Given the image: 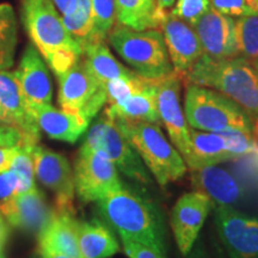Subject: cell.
<instances>
[{
	"instance_id": "52a82bcc",
	"label": "cell",
	"mask_w": 258,
	"mask_h": 258,
	"mask_svg": "<svg viewBox=\"0 0 258 258\" xmlns=\"http://www.w3.org/2000/svg\"><path fill=\"white\" fill-rule=\"evenodd\" d=\"M80 150L101 151L128 178L143 185L152 183L144 161L118 131L105 109L89 129Z\"/></svg>"
},
{
	"instance_id": "b9f144b4",
	"label": "cell",
	"mask_w": 258,
	"mask_h": 258,
	"mask_svg": "<svg viewBox=\"0 0 258 258\" xmlns=\"http://www.w3.org/2000/svg\"><path fill=\"white\" fill-rule=\"evenodd\" d=\"M0 125H11V123H10V121H9V118L6 117L4 110L2 109V106H0ZM11 127H12V125H11Z\"/></svg>"
},
{
	"instance_id": "6da1fadb",
	"label": "cell",
	"mask_w": 258,
	"mask_h": 258,
	"mask_svg": "<svg viewBox=\"0 0 258 258\" xmlns=\"http://www.w3.org/2000/svg\"><path fill=\"white\" fill-rule=\"evenodd\" d=\"M21 21L35 47L56 77L83 56V48L64 27L51 0H21Z\"/></svg>"
},
{
	"instance_id": "e575fe53",
	"label": "cell",
	"mask_w": 258,
	"mask_h": 258,
	"mask_svg": "<svg viewBox=\"0 0 258 258\" xmlns=\"http://www.w3.org/2000/svg\"><path fill=\"white\" fill-rule=\"evenodd\" d=\"M209 0H178L173 9V12L194 27L199 18L209 10Z\"/></svg>"
},
{
	"instance_id": "5b68a950",
	"label": "cell",
	"mask_w": 258,
	"mask_h": 258,
	"mask_svg": "<svg viewBox=\"0 0 258 258\" xmlns=\"http://www.w3.org/2000/svg\"><path fill=\"white\" fill-rule=\"evenodd\" d=\"M106 40L132 71L143 78L156 80L173 72L159 29L135 30L115 24Z\"/></svg>"
},
{
	"instance_id": "d4e9b609",
	"label": "cell",
	"mask_w": 258,
	"mask_h": 258,
	"mask_svg": "<svg viewBox=\"0 0 258 258\" xmlns=\"http://www.w3.org/2000/svg\"><path fill=\"white\" fill-rule=\"evenodd\" d=\"M190 140L195 164L192 170L234 160L232 154L227 151L225 139L221 133L190 128Z\"/></svg>"
},
{
	"instance_id": "7bdbcfd3",
	"label": "cell",
	"mask_w": 258,
	"mask_h": 258,
	"mask_svg": "<svg viewBox=\"0 0 258 258\" xmlns=\"http://www.w3.org/2000/svg\"><path fill=\"white\" fill-rule=\"evenodd\" d=\"M191 258H211V257H209L205 251H202L201 249H198L194 251V253L191 254Z\"/></svg>"
},
{
	"instance_id": "8d00e7d4",
	"label": "cell",
	"mask_w": 258,
	"mask_h": 258,
	"mask_svg": "<svg viewBox=\"0 0 258 258\" xmlns=\"http://www.w3.org/2000/svg\"><path fill=\"white\" fill-rule=\"evenodd\" d=\"M28 145L24 135L11 125H0V146H23ZM31 146V145H30Z\"/></svg>"
},
{
	"instance_id": "30bf717a",
	"label": "cell",
	"mask_w": 258,
	"mask_h": 258,
	"mask_svg": "<svg viewBox=\"0 0 258 258\" xmlns=\"http://www.w3.org/2000/svg\"><path fill=\"white\" fill-rule=\"evenodd\" d=\"M73 175L76 194L84 203L98 201L124 186L117 167L101 151L79 150Z\"/></svg>"
},
{
	"instance_id": "2e32d148",
	"label": "cell",
	"mask_w": 258,
	"mask_h": 258,
	"mask_svg": "<svg viewBox=\"0 0 258 258\" xmlns=\"http://www.w3.org/2000/svg\"><path fill=\"white\" fill-rule=\"evenodd\" d=\"M14 73L30 108L51 104L53 85L49 71L46 61L32 43L25 48Z\"/></svg>"
},
{
	"instance_id": "5bb4252c",
	"label": "cell",
	"mask_w": 258,
	"mask_h": 258,
	"mask_svg": "<svg viewBox=\"0 0 258 258\" xmlns=\"http://www.w3.org/2000/svg\"><path fill=\"white\" fill-rule=\"evenodd\" d=\"M159 28L165 41L173 72L183 78L203 55V49L195 29L169 11L160 19Z\"/></svg>"
},
{
	"instance_id": "d6a6232c",
	"label": "cell",
	"mask_w": 258,
	"mask_h": 258,
	"mask_svg": "<svg viewBox=\"0 0 258 258\" xmlns=\"http://www.w3.org/2000/svg\"><path fill=\"white\" fill-rule=\"evenodd\" d=\"M19 195V180L14 171L0 173V214L10 220L14 214L15 202Z\"/></svg>"
},
{
	"instance_id": "681fc988",
	"label": "cell",
	"mask_w": 258,
	"mask_h": 258,
	"mask_svg": "<svg viewBox=\"0 0 258 258\" xmlns=\"http://www.w3.org/2000/svg\"><path fill=\"white\" fill-rule=\"evenodd\" d=\"M2 247H3V246H2Z\"/></svg>"
},
{
	"instance_id": "836d02e7",
	"label": "cell",
	"mask_w": 258,
	"mask_h": 258,
	"mask_svg": "<svg viewBox=\"0 0 258 258\" xmlns=\"http://www.w3.org/2000/svg\"><path fill=\"white\" fill-rule=\"evenodd\" d=\"M212 8L230 17L258 16V0H209Z\"/></svg>"
},
{
	"instance_id": "7c38bea8",
	"label": "cell",
	"mask_w": 258,
	"mask_h": 258,
	"mask_svg": "<svg viewBox=\"0 0 258 258\" xmlns=\"http://www.w3.org/2000/svg\"><path fill=\"white\" fill-rule=\"evenodd\" d=\"M215 227L231 258H258V218L215 206Z\"/></svg>"
},
{
	"instance_id": "cb8c5ba5",
	"label": "cell",
	"mask_w": 258,
	"mask_h": 258,
	"mask_svg": "<svg viewBox=\"0 0 258 258\" xmlns=\"http://www.w3.org/2000/svg\"><path fill=\"white\" fill-rule=\"evenodd\" d=\"M83 57L91 73L104 85L109 80L137 76V73L116 60L105 41H96L86 44L83 48Z\"/></svg>"
},
{
	"instance_id": "ac0fdd59",
	"label": "cell",
	"mask_w": 258,
	"mask_h": 258,
	"mask_svg": "<svg viewBox=\"0 0 258 258\" xmlns=\"http://www.w3.org/2000/svg\"><path fill=\"white\" fill-rule=\"evenodd\" d=\"M78 220L74 212L54 209L47 225L37 234L38 253L63 254L70 258H83L78 243Z\"/></svg>"
},
{
	"instance_id": "9c48e42d",
	"label": "cell",
	"mask_w": 258,
	"mask_h": 258,
	"mask_svg": "<svg viewBox=\"0 0 258 258\" xmlns=\"http://www.w3.org/2000/svg\"><path fill=\"white\" fill-rule=\"evenodd\" d=\"M182 78L172 72L164 78L156 79V102L161 124L169 134L171 144L177 148L189 170H192L194 157L190 140V127L180 105Z\"/></svg>"
},
{
	"instance_id": "7402d4cb",
	"label": "cell",
	"mask_w": 258,
	"mask_h": 258,
	"mask_svg": "<svg viewBox=\"0 0 258 258\" xmlns=\"http://www.w3.org/2000/svg\"><path fill=\"white\" fill-rule=\"evenodd\" d=\"M104 109L114 117L161 125L156 102V80L153 79H145L143 86L131 97L118 104L106 105Z\"/></svg>"
},
{
	"instance_id": "7dc6e473",
	"label": "cell",
	"mask_w": 258,
	"mask_h": 258,
	"mask_svg": "<svg viewBox=\"0 0 258 258\" xmlns=\"http://www.w3.org/2000/svg\"><path fill=\"white\" fill-rule=\"evenodd\" d=\"M254 70H256V72L258 74V64H257V66H254Z\"/></svg>"
},
{
	"instance_id": "ee69618b",
	"label": "cell",
	"mask_w": 258,
	"mask_h": 258,
	"mask_svg": "<svg viewBox=\"0 0 258 258\" xmlns=\"http://www.w3.org/2000/svg\"><path fill=\"white\" fill-rule=\"evenodd\" d=\"M41 258H70L67 256H63V254H56V253H43L40 254Z\"/></svg>"
},
{
	"instance_id": "bcb514c9",
	"label": "cell",
	"mask_w": 258,
	"mask_h": 258,
	"mask_svg": "<svg viewBox=\"0 0 258 258\" xmlns=\"http://www.w3.org/2000/svg\"><path fill=\"white\" fill-rule=\"evenodd\" d=\"M0 258H5V253H4V246L0 247Z\"/></svg>"
},
{
	"instance_id": "f35d334b",
	"label": "cell",
	"mask_w": 258,
	"mask_h": 258,
	"mask_svg": "<svg viewBox=\"0 0 258 258\" xmlns=\"http://www.w3.org/2000/svg\"><path fill=\"white\" fill-rule=\"evenodd\" d=\"M51 2L62 16L72 15L77 9V0H51Z\"/></svg>"
},
{
	"instance_id": "7a4b0ae2",
	"label": "cell",
	"mask_w": 258,
	"mask_h": 258,
	"mask_svg": "<svg viewBox=\"0 0 258 258\" xmlns=\"http://www.w3.org/2000/svg\"><path fill=\"white\" fill-rule=\"evenodd\" d=\"M99 215L120 238L138 241L165 253V231L152 202L125 188L96 201Z\"/></svg>"
},
{
	"instance_id": "4dcf8cb0",
	"label": "cell",
	"mask_w": 258,
	"mask_h": 258,
	"mask_svg": "<svg viewBox=\"0 0 258 258\" xmlns=\"http://www.w3.org/2000/svg\"><path fill=\"white\" fill-rule=\"evenodd\" d=\"M225 139L227 151L232 154L233 159L247 154H254L258 150V143L254 139L252 131L245 129H228L220 132Z\"/></svg>"
},
{
	"instance_id": "8992f818",
	"label": "cell",
	"mask_w": 258,
	"mask_h": 258,
	"mask_svg": "<svg viewBox=\"0 0 258 258\" xmlns=\"http://www.w3.org/2000/svg\"><path fill=\"white\" fill-rule=\"evenodd\" d=\"M184 115L189 127L198 131L214 133L228 129L252 131L253 121L237 103L205 86L186 85Z\"/></svg>"
},
{
	"instance_id": "ffe728a7",
	"label": "cell",
	"mask_w": 258,
	"mask_h": 258,
	"mask_svg": "<svg viewBox=\"0 0 258 258\" xmlns=\"http://www.w3.org/2000/svg\"><path fill=\"white\" fill-rule=\"evenodd\" d=\"M192 185L209 196L215 206H231L243 195L240 183L230 172L217 165L190 170Z\"/></svg>"
},
{
	"instance_id": "9a60e30c",
	"label": "cell",
	"mask_w": 258,
	"mask_h": 258,
	"mask_svg": "<svg viewBox=\"0 0 258 258\" xmlns=\"http://www.w3.org/2000/svg\"><path fill=\"white\" fill-rule=\"evenodd\" d=\"M203 54L212 59H230L239 56L237 28L233 17L209 9L194 24Z\"/></svg>"
},
{
	"instance_id": "603a6c76",
	"label": "cell",
	"mask_w": 258,
	"mask_h": 258,
	"mask_svg": "<svg viewBox=\"0 0 258 258\" xmlns=\"http://www.w3.org/2000/svg\"><path fill=\"white\" fill-rule=\"evenodd\" d=\"M79 250L83 258H110L120 251V244L111 228L101 221H79Z\"/></svg>"
},
{
	"instance_id": "74e56055",
	"label": "cell",
	"mask_w": 258,
	"mask_h": 258,
	"mask_svg": "<svg viewBox=\"0 0 258 258\" xmlns=\"http://www.w3.org/2000/svg\"><path fill=\"white\" fill-rule=\"evenodd\" d=\"M21 147L22 146H0V173L10 170L15 157L21 151Z\"/></svg>"
},
{
	"instance_id": "83f0119b",
	"label": "cell",
	"mask_w": 258,
	"mask_h": 258,
	"mask_svg": "<svg viewBox=\"0 0 258 258\" xmlns=\"http://www.w3.org/2000/svg\"><path fill=\"white\" fill-rule=\"evenodd\" d=\"M239 56L252 66L258 64V16L239 17L235 21Z\"/></svg>"
},
{
	"instance_id": "60d3db41",
	"label": "cell",
	"mask_w": 258,
	"mask_h": 258,
	"mask_svg": "<svg viewBox=\"0 0 258 258\" xmlns=\"http://www.w3.org/2000/svg\"><path fill=\"white\" fill-rule=\"evenodd\" d=\"M10 235V225L6 219L0 214V247L4 246Z\"/></svg>"
},
{
	"instance_id": "4fadbf2b",
	"label": "cell",
	"mask_w": 258,
	"mask_h": 258,
	"mask_svg": "<svg viewBox=\"0 0 258 258\" xmlns=\"http://www.w3.org/2000/svg\"><path fill=\"white\" fill-rule=\"evenodd\" d=\"M214 203L205 192H186L177 200L170 214V225L183 256L191 252L203 224Z\"/></svg>"
},
{
	"instance_id": "3957f363",
	"label": "cell",
	"mask_w": 258,
	"mask_h": 258,
	"mask_svg": "<svg viewBox=\"0 0 258 258\" xmlns=\"http://www.w3.org/2000/svg\"><path fill=\"white\" fill-rule=\"evenodd\" d=\"M183 83L215 90L237 103L251 120L258 118V74L241 56L218 60L203 54Z\"/></svg>"
},
{
	"instance_id": "484cf974",
	"label": "cell",
	"mask_w": 258,
	"mask_h": 258,
	"mask_svg": "<svg viewBox=\"0 0 258 258\" xmlns=\"http://www.w3.org/2000/svg\"><path fill=\"white\" fill-rule=\"evenodd\" d=\"M116 21L118 24L135 29H158L156 0H115Z\"/></svg>"
},
{
	"instance_id": "e0dca14e",
	"label": "cell",
	"mask_w": 258,
	"mask_h": 258,
	"mask_svg": "<svg viewBox=\"0 0 258 258\" xmlns=\"http://www.w3.org/2000/svg\"><path fill=\"white\" fill-rule=\"evenodd\" d=\"M0 106L12 127L24 135L28 145L35 146L40 141L41 131L35 121L21 86L11 71H0Z\"/></svg>"
},
{
	"instance_id": "f6af8a7d",
	"label": "cell",
	"mask_w": 258,
	"mask_h": 258,
	"mask_svg": "<svg viewBox=\"0 0 258 258\" xmlns=\"http://www.w3.org/2000/svg\"><path fill=\"white\" fill-rule=\"evenodd\" d=\"M252 134L258 143V118L257 120H254L252 123Z\"/></svg>"
},
{
	"instance_id": "c3c4849f",
	"label": "cell",
	"mask_w": 258,
	"mask_h": 258,
	"mask_svg": "<svg viewBox=\"0 0 258 258\" xmlns=\"http://www.w3.org/2000/svg\"><path fill=\"white\" fill-rule=\"evenodd\" d=\"M254 154H256V156L258 157V150H257V152H256V153H254Z\"/></svg>"
},
{
	"instance_id": "ba28073f",
	"label": "cell",
	"mask_w": 258,
	"mask_h": 258,
	"mask_svg": "<svg viewBox=\"0 0 258 258\" xmlns=\"http://www.w3.org/2000/svg\"><path fill=\"white\" fill-rule=\"evenodd\" d=\"M57 101L62 110L78 114L91 122L106 105L105 85L91 73L83 56L57 77Z\"/></svg>"
},
{
	"instance_id": "8fae6325",
	"label": "cell",
	"mask_w": 258,
	"mask_h": 258,
	"mask_svg": "<svg viewBox=\"0 0 258 258\" xmlns=\"http://www.w3.org/2000/svg\"><path fill=\"white\" fill-rule=\"evenodd\" d=\"M35 178L53 192L57 211L74 212V175L70 161L62 154L36 145L32 150Z\"/></svg>"
},
{
	"instance_id": "f1b7e54d",
	"label": "cell",
	"mask_w": 258,
	"mask_h": 258,
	"mask_svg": "<svg viewBox=\"0 0 258 258\" xmlns=\"http://www.w3.org/2000/svg\"><path fill=\"white\" fill-rule=\"evenodd\" d=\"M92 42L105 41L116 24L115 0H92Z\"/></svg>"
},
{
	"instance_id": "d590c367",
	"label": "cell",
	"mask_w": 258,
	"mask_h": 258,
	"mask_svg": "<svg viewBox=\"0 0 258 258\" xmlns=\"http://www.w3.org/2000/svg\"><path fill=\"white\" fill-rule=\"evenodd\" d=\"M122 247L128 258H166L165 253L138 241L121 238Z\"/></svg>"
},
{
	"instance_id": "f546056e",
	"label": "cell",
	"mask_w": 258,
	"mask_h": 258,
	"mask_svg": "<svg viewBox=\"0 0 258 258\" xmlns=\"http://www.w3.org/2000/svg\"><path fill=\"white\" fill-rule=\"evenodd\" d=\"M35 146H30V145L22 146L21 151L15 157L11 167H10V170L14 171L19 180V194L27 192L29 190L36 188L34 158H32V150H34Z\"/></svg>"
},
{
	"instance_id": "277c9868",
	"label": "cell",
	"mask_w": 258,
	"mask_h": 258,
	"mask_svg": "<svg viewBox=\"0 0 258 258\" xmlns=\"http://www.w3.org/2000/svg\"><path fill=\"white\" fill-rule=\"evenodd\" d=\"M111 117L161 188L177 182L185 175L188 166L184 159L171 141L167 140L160 125Z\"/></svg>"
},
{
	"instance_id": "ab89813d",
	"label": "cell",
	"mask_w": 258,
	"mask_h": 258,
	"mask_svg": "<svg viewBox=\"0 0 258 258\" xmlns=\"http://www.w3.org/2000/svg\"><path fill=\"white\" fill-rule=\"evenodd\" d=\"M175 4H176V0H156L158 24L160 23V19L165 16L166 12L172 11Z\"/></svg>"
},
{
	"instance_id": "d6986e66",
	"label": "cell",
	"mask_w": 258,
	"mask_h": 258,
	"mask_svg": "<svg viewBox=\"0 0 258 258\" xmlns=\"http://www.w3.org/2000/svg\"><path fill=\"white\" fill-rule=\"evenodd\" d=\"M30 110L41 132L50 139L64 143L76 144L90 124L83 116L56 109L51 104L31 106Z\"/></svg>"
},
{
	"instance_id": "1f68e13d",
	"label": "cell",
	"mask_w": 258,
	"mask_h": 258,
	"mask_svg": "<svg viewBox=\"0 0 258 258\" xmlns=\"http://www.w3.org/2000/svg\"><path fill=\"white\" fill-rule=\"evenodd\" d=\"M145 79L146 78L137 74L132 78H117L106 82V105H115L123 102L143 86Z\"/></svg>"
},
{
	"instance_id": "44dd1931",
	"label": "cell",
	"mask_w": 258,
	"mask_h": 258,
	"mask_svg": "<svg viewBox=\"0 0 258 258\" xmlns=\"http://www.w3.org/2000/svg\"><path fill=\"white\" fill-rule=\"evenodd\" d=\"M53 213L54 209L48 206L43 192L36 186L19 194L15 202L14 214L8 222L10 226L28 233L38 234L50 220Z\"/></svg>"
},
{
	"instance_id": "4316f807",
	"label": "cell",
	"mask_w": 258,
	"mask_h": 258,
	"mask_svg": "<svg viewBox=\"0 0 258 258\" xmlns=\"http://www.w3.org/2000/svg\"><path fill=\"white\" fill-rule=\"evenodd\" d=\"M18 43V22L10 4H0V71L14 66Z\"/></svg>"
}]
</instances>
